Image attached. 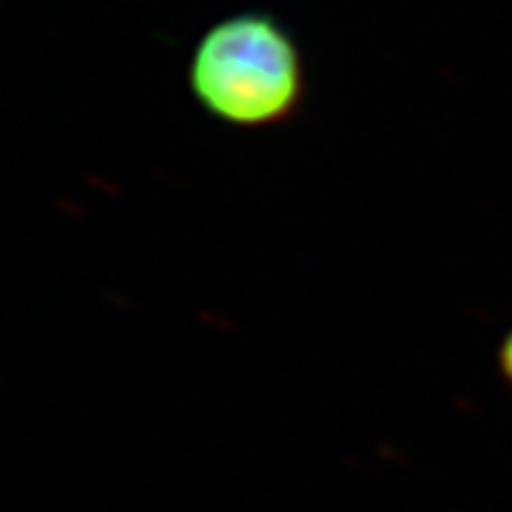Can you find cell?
<instances>
[{"mask_svg":"<svg viewBox=\"0 0 512 512\" xmlns=\"http://www.w3.org/2000/svg\"><path fill=\"white\" fill-rule=\"evenodd\" d=\"M189 89L199 108L225 126H280L306 100L304 53L272 14L238 11L196 40Z\"/></svg>","mask_w":512,"mask_h":512,"instance_id":"obj_1","label":"cell"},{"mask_svg":"<svg viewBox=\"0 0 512 512\" xmlns=\"http://www.w3.org/2000/svg\"><path fill=\"white\" fill-rule=\"evenodd\" d=\"M497 364H499V374H502V379L507 382V387H512V330L507 332L505 340L499 343Z\"/></svg>","mask_w":512,"mask_h":512,"instance_id":"obj_2","label":"cell"}]
</instances>
